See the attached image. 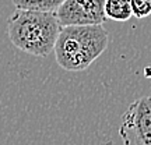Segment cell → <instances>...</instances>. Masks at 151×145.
Here are the masks:
<instances>
[{"instance_id":"7a4b0ae2","label":"cell","mask_w":151,"mask_h":145,"mask_svg":"<svg viewBox=\"0 0 151 145\" xmlns=\"http://www.w3.org/2000/svg\"><path fill=\"white\" fill-rule=\"evenodd\" d=\"M108 43L104 25H69L62 27L53 52L63 70L76 73L88 69L106 50Z\"/></svg>"},{"instance_id":"5b68a950","label":"cell","mask_w":151,"mask_h":145,"mask_svg":"<svg viewBox=\"0 0 151 145\" xmlns=\"http://www.w3.org/2000/svg\"><path fill=\"white\" fill-rule=\"evenodd\" d=\"M105 16L118 22L130 20L133 17L130 0H105Z\"/></svg>"},{"instance_id":"8992f818","label":"cell","mask_w":151,"mask_h":145,"mask_svg":"<svg viewBox=\"0 0 151 145\" xmlns=\"http://www.w3.org/2000/svg\"><path fill=\"white\" fill-rule=\"evenodd\" d=\"M63 1L65 0H13V4L20 10L56 13Z\"/></svg>"},{"instance_id":"3957f363","label":"cell","mask_w":151,"mask_h":145,"mask_svg":"<svg viewBox=\"0 0 151 145\" xmlns=\"http://www.w3.org/2000/svg\"><path fill=\"white\" fill-rule=\"evenodd\" d=\"M119 134L123 145H151V96L130 105L122 116Z\"/></svg>"},{"instance_id":"6da1fadb","label":"cell","mask_w":151,"mask_h":145,"mask_svg":"<svg viewBox=\"0 0 151 145\" xmlns=\"http://www.w3.org/2000/svg\"><path fill=\"white\" fill-rule=\"evenodd\" d=\"M62 29L56 13L16 9L7 22V32L14 48L24 53L46 57L53 52Z\"/></svg>"},{"instance_id":"52a82bcc","label":"cell","mask_w":151,"mask_h":145,"mask_svg":"<svg viewBox=\"0 0 151 145\" xmlns=\"http://www.w3.org/2000/svg\"><path fill=\"white\" fill-rule=\"evenodd\" d=\"M133 17L136 18H146L151 14L150 0H130Z\"/></svg>"},{"instance_id":"277c9868","label":"cell","mask_w":151,"mask_h":145,"mask_svg":"<svg viewBox=\"0 0 151 145\" xmlns=\"http://www.w3.org/2000/svg\"><path fill=\"white\" fill-rule=\"evenodd\" d=\"M62 27L69 25H102L105 16V0H65L56 10Z\"/></svg>"},{"instance_id":"ba28073f","label":"cell","mask_w":151,"mask_h":145,"mask_svg":"<svg viewBox=\"0 0 151 145\" xmlns=\"http://www.w3.org/2000/svg\"><path fill=\"white\" fill-rule=\"evenodd\" d=\"M150 3H151V0H150Z\"/></svg>"}]
</instances>
